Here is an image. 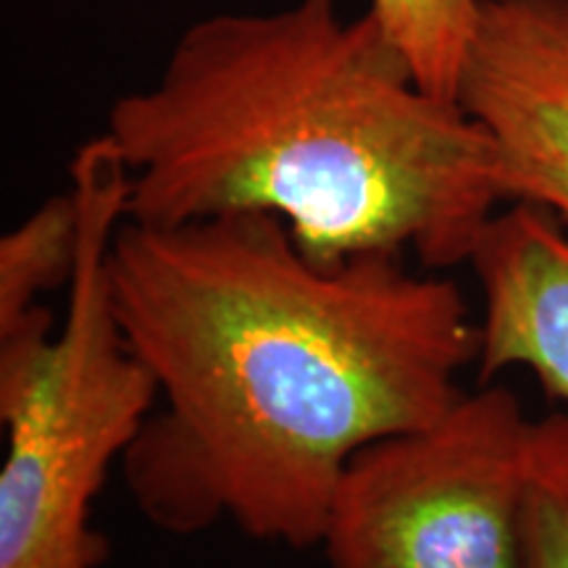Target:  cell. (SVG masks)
<instances>
[{"label":"cell","instance_id":"obj_3","mask_svg":"<svg viewBox=\"0 0 568 568\" xmlns=\"http://www.w3.org/2000/svg\"><path fill=\"white\" fill-rule=\"evenodd\" d=\"M80 213L67 316L38 305L0 326V568H98L105 542L90 510L111 466L138 439L159 385L116 322L109 253L126 219L130 176L98 134L71 161Z\"/></svg>","mask_w":568,"mask_h":568},{"label":"cell","instance_id":"obj_1","mask_svg":"<svg viewBox=\"0 0 568 568\" xmlns=\"http://www.w3.org/2000/svg\"><path fill=\"white\" fill-rule=\"evenodd\" d=\"M109 284L159 385L124 479L172 535L232 518L253 539L322 542L355 453L443 416L479 358L458 284L389 253L318 261L268 213L124 219Z\"/></svg>","mask_w":568,"mask_h":568},{"label":"cell","instance_id":"obj_5","mask_svg":"<svg viewBox=\"0 0 568 568\" xmlns=\"http://www.w3.org/2000/svg\"><path fill=\"white\" fill-rule=\"evenodd\" d=\"M458 103L493 138L508 201L568 222V0H481Z\"/></svg>","mask_w":568,"mask_h":568},{"label":"cell","instance_id":"obj_7","mask_svg":"<svg viewBox=\"0 0 568 568\" xmlns=\"http://www.w3.org/2000/svg\"><path fill=\"white\" fill-rule=\"evenodd\" d=\"M80 243L74 195H51L0 240V326L42 305L48 290L69 284Z\"/></svg>","mask_w":568,"mask_h":568},{"label":"cell","instance_id":"obj_8","mask_svg":"<svg viewBox=\"0 0 568 568\" xmlns=\"http://www.w3.org/2000/svg\"><path fill=\"white\" fill-rule=\"evenodd\" d=\"M481 0H368V11L385 24L408 55L426 92L458 103L460 71L477 27Z\"/></svg>","mask_w":568,"mask_h":568},{"label":"cell","instance_id":"obj_4","mask_svg":"<svg viewBox=\"0 0 568 568\" xmlns=\"http://www.w3.org/2000/svg\"><path fill=\"white\" fill-rule=\"evenodd\" d=\"M529 424L510 389L481 385L355 453L322 537L329 568H524Z\"/></svg>","mask_w":568,"mask_h":568},{"label":"cell","instance_id":"obj_6","mask_svg":"<svg viewBox=\"0 0 568 568\" xmlns=\"http://www.w3.org/2000/svg\"><path fill=\"white\" fill-rule=\"evenodd\" d=\"M468 264L485 297L479 385L506 368H527L568 408V237L560 219L531 203L497 211Z\"/></svg>","mask_w":568,"mask_h":568},{"label":"cell","instance_id":"obj_9","mask_svg":"<svg viewBox=\"0 0 568 568\" xmlns=\"http://www.w3.org/2000/svg\"><path fill=\"white\" fill-rule=\"evenodd\" d=\"M521 545L524 568H568V410L529 424Z\"/></svg>","mask_w":568,"mask_h":568},{"label":"cell","instance_id":"obj_2","mask_svg":"<svg viewBox=\"0 0 568 568\" xmlns=\"http://www.w3.org/2000/svg\"><path fill=\"white\" fill-rule=\"evenodd\" d=\"M103 134L130 176L126 222L268 213L318 261L468 264L508 201L485 126L422 88L372 11L345 19L337 0L197 19Z\"/></svg>","mask_w":568,"mask_h":568}]
</instances>
